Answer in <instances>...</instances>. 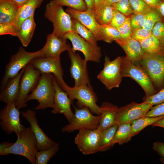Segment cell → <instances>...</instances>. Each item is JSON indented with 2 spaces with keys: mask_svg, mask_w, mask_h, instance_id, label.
<instances>
[{
  "mask_svg": "<svg viewBox=\"0 0 164 164\" xmlns=\"http://www.w3.org/2000/svg\"><path fill=\"white\" fill-rule=\"evenodd\" d=\"M54 77L51 73L41 74L36 87L27 96L26 99V102L32 100H36L38 102V105L34 109L53 108L55 93Z\"/></svg>",
  "mask_w": 164,
  "mask_h": 164,
  "instance_id": "obj_1",
  "label": "cell"
},
{
  "mask_svg": "<svg viewBox=\"0 0 164 164\" xmlns=\"http://www.w3.org/2000/svg\"><path fill=\"white\" fill-rule=\"evenodd\" d=\"M153 85L160 90L164 87V51L161 50L152 53H145L139 61Z\"/></svg>",
  "mask_w": 164,
  "mask_h": 164,
  "instance_id": "obj_2",
  "label": "cell"
},
{
  "mask_svg": "<svg viewBox=\"0 0 164 164\" xmlns=\"http://www.w3.org/2000/svg\"><path fill=\"white\" fill-rule=\"evenodd\" d=\"M120 70L122 77L131 78L140 85L145 93V97H148L157 92L139 61H133L125 56L122 57Z\"/></svg>",
  "mask_w": 164,
  "mask_h": 164,
  "instance_id": "obj_3",
  "label": "cell"
},
{
  "mask_svg": "<svg viewBox=\"0 0 164 164\" xmlns=\"http://www.w3.org/2000/svg\"><path fill=\"white\" fill-rule=\"evenodd\" d=\"M45 17L53 24V32L58 38H62L64 35L72 32V19L63 8V6L52 0L46 5Z\"/></svg>",
  "mask_w": 164,
  "mask_h": 164,
  "instance_id": "obj_4",
  "label": "cell"
},
{
  "mask_svg": "<svg viewBox=\"0 0 164 164\" xmlns=\"http://www.w3.org/2000/svg\"><path fill=\"white\" fill-rule=\"evenodd\" d=\"M16 141L9 148L0 152V155H18L27 158L32 164H35L34 149L37 141L30 127H25L18 135Z\"/></svg>",
  "mask_w": 164,
  "mask_h": 164,
  "instance_id": "obj_5",
  "label": "cell"
},
{
  "mask_svg": "<svg viewBox=\"0 0 164 164\" xmlns=\"http://www.w3.org/2000/svg\"><path fill=\"white\" fill-rule=\"evenodd\" d=\"M38 57H43L41 50L30 52L22 47H20L18 52L11 56L5 67L1 82L0 91L4 88L9 79L16 76L32 60Z\"/></svg>",
  "mask_w": 164,
  "mask_h": 164,
  "instance_id": "obj_6",
  "label": "cell"
},
{
  "mask_svg": "<svg viewBox=\"0 0 164 164\" xmlns=\"http://www.w3.org/2000/svg\"><path fill=\"white\" fill-rule=\"evenodd\" d=\"M65 91L72 102L75 99L77 100L78 108L87 107L93 114L100 115V107L97 104V96L91 85L72 87L68 86Z\"/></svg>",
  "mask_w": 164,
  "mask_h": 164,
  "instance_id": "obj_7",
  "label": "cell"
},
{
  "mask_svg": "<svg viewBox=\"0 0 164 164\" xmlns=\"http://www.w3.org/2000/svg\"><path fill=\"white\" fill-rule=\"evenodd\" d=\"M75 113L72 121L63 127L61 132L70 133L82 128L97 129L101 118L100 115H94L89 108L74 107Z\"/></svg>",
  "mask_w": 164,
  "mask_h": 164,
  "instance_id": "obj_8",
  "label": "cell"
},
{
  "mask_svg": "<svg viewBox=\"0 0 164 164\" xmlns=\"http://www.w3.org/2000/svg\"><path fill=\"white\" fill-rule=\"evenodd\" d=\"M122 57L118 56L111 61L105 56L104 67L97 76V78L110 90L119 87L123 78L121 73V65Z\"/></svg>",
  "mask_w": 164,
  "mask_h": 164,
  "instance_id": "obj_9",
  "label": "cell"
},
{
  "mask_svg": "<svg viewBox=\"0 0 164 164\" xmlns=\"http://www.w3.org/2000/svg\"><path fill=\"white\" fill-rule=\"evenodd\" d=\"M41 74L30 63L25 67L20 80L19 95L15 102V106L19 109L27 106L26 99L29 92L36 87Z\"/></svg>",
  "mask_w": 164,
  "mask_h": 164,
  "instance_id": "obj_10",
  "label": "cell"
},
{
  "mask_svg": "<svg viewBox=\"0 0 164 164\" xmlns=\"http://www.w3.org/2000/svg\"><path fill=\"white\" fill-rule=\"evenodd\" d=\"M63 38L71 42L73 51L82 52L84 59L88 61L99 63L102 56L101 47L86 40L78 34L73 32L66 34Z\"/></svg>",
  "mask_w": 164,
  "mask_h": 164,
  "instance_id": "obj_11",
  "label": "cell"
},
{
  "mask_svg": "<svg viewBox=\"0 0 164 164\" xmlns=\"http://www.w3.org/2000/svg\"><path fill=\"white\" fill-rule=\"evenodd\" d=\"M20 112L15 102L7 104L0 112V123L1 128L7 134L14 132L17 135L25 127L20 123Z\"/></svg>",
  "mask_w": 164,
  "mask_h": 164,
  "instance_id": "obj_12",
  "label": "cell"
},
{
  "mask_svg": "<svg viewBox=\"0 0 164 164\" xmlns=\"http://www.w3.org/2000/svg\"><path fill=\"white\" fill-rule=\"evenodd\" d=\"M79 131L74 142L79 150L84 155L99 152L101 132L97 129L82 128Z\"/></svg>",
  "mask_w": 164,
  "mask_h": 164,
  "instance_id": "obj_13",
  "label": "cell"
},
{
  "mask_svg": "<svg viewBox=\"0 0 164 164\" xmlns=\"http://www.w3.org/2000/svg\"><path fill=\"white\" fill-rule=\"evenodd\" d=\"M41 74L51 73L54 76L60 88L65 91L68 86L63 80V71L60 57L52 59L44 57H38L30 63Z\"/></svg>",
  "mask_w": 164,
  "mask_h": 164,
  "instance_id": "obj_14",
  "label": "cell"
},
{
  "mask_svg": "<svg viewBox=\"0 0 164 164\" xmlns=\"http://www.w3.org/2000/svg\"><path fill=\"white\" fill-rule=\"evenodd\" d=\"M71 61L69 71L71 77L74 81L75 87L90 85L87 61L82 59L78 53H76L71 47L67 51Z\"/></svg>",
  "mask_w": 164,
  "mask_h": 164,
  "instance_id": "obj_15",
  "label": "cell"
},
{
  "mask_svg": "<svg viewBox=\"0 0 164 164\" xmlns=\"http://www.w3.org/2000/svg\"><path fill=\"white\" fill-rule=\"evenodd\" d=\"M153 106L144 101L141 103L132 102L125 106L118 108L116 124L119 125L144 117Z\"/></svg>",
  "mask_w": 164,
  "mask_h": 164,
  "instance_id": "obj_16",
  "label": "cell"
},
{
  "mask_svg": "<svg viewBox=\"0 0 164 164\" xmlns=\"http://www.w3.org/2000/svg\"><path fill=\"white\" fill-rule=\"evenodd\" d=\"M53 81L55 93L54 106L52 112L56 114H63L70 123L74 115L71 108L72 101L67 93L60 88L54 76Z\"/></svg>",
  "mask_w": 164,
  "mask_h": 164,
  "instance_id": "obj_17",
  "label": "cell"
},
{
  "mask_svg": "<svg viewBox=\"0 0 164 164\" xmlns=\"http://www.w3.org/2000/svg\"><path fill=\"white\" fill-rule=\"evenodd\" d=\"M22 116L28 121L36 140V147L38 151L48 149L56 143L50 138L39 126L36 117L35 111L30 110L22 113Z\"/></svg>",
  "mask_w": 164,
  "mask_h": 164,
  "instance_id": "obj_18",
  "label": "cell"
},
{
  "mask_svg": "<svg viewBox=\"0 0 164 164\" xmlns=\"http://www.w3.org/2000/svg\"><path fill=\"white\" fill-rule=\"evenodd\" d=\"M67 40L58 38L53 32L49 34L45 44L41 49L43 57L52 59L60 58L62 53L67 51L71 47Z\"/></svg>",
  "mask_w": 164,
  "mask_h": 164,
  "instance_id": "obj_19",
  "label": "cell"
},
{
  "mask_svg": "<svg viewBox=\"0 0 164 164\" xmlns=\"http://www.w3.org/2000/svg\"><path fill=\"white\" fill-rule=\"evenodd\" d=\"M65 11L71 18L76 19L92 31L97 40H100V25L95 18L93 10L89 9L84 11H80L68 7Z\"/></svg>",
  "mask_w": 164,
  "mask_h": 164,
  "instance_id": "obj_20",
  "label": "cell"
},
{
  "mask_svg": "<svg viewBox=\"0 0 164 164\" xmlns=\"http://www.w3.org/2000/svg\"><path fill=\"white\" fill-rule=\"evenodd\" d=\"M25 68L21 70L16 76L8 81L4 88L1 91V101L6 104L15 102L19 95L20 79Z\"/></svg>",
  "mask_w": 164,
  "mask_h": 164,
  "instance_id": "obj_21",
  "label": "cell"
},
{
  "mask_svg": "<svg viewBox=\"0 0 164 164\" xmlns=\"http://www.w3.org/2000/svg\"><path fill=\"white\" fill-rule=\"evenodd\" d=\"M124 50L125 57L133 61H139L143 57L144 52L140 42L131 37L115 41Z\"/></svg>",
  "mask_w": 164,
  "mask_h": 164,
  "instance_id": "obj_22",
  "label": "cell"
},
{
  "mask_svg": "<svg viewBox=\"0 0 164 164\" xmlns=\"http://www.w3.org/2000/svg\"><path fill=\"white\" fill-rule=\"evenodd\" d=\"M100 108L101 118L97 129L100 132L116 124L118 107L108 102H103Z\"/></svg>",
  "mask_w": 164,
  "mask_h": 164,
  "instance_id": "obj_23",
  "label": "cell"
},
{
  "mask_svg": "<svg viewBox=\"0 0 164 164\" xmlns=\"http://www.w3.org/2000/svg\"><path fill=\"white\" fill-rule=\"evenodd\" d=\"M43 0H28L19 8L12 24L16 34L22 23L25 19L34 14L36 9L40 6Z\"/></svg>",
  "mask_w": 164,
  "mask_h": 164,
  "instance_id": "obj_24",
  "label": "cell"
},
{
  "mask_svg": "<svg viewBox=\"0 0 164 164\" xmlns=\"http://www.w3.org/2000/svg\"><path fill=\"white\" fill-rule=\"evenodd\" d=\"M36 24L34 14L25 19L21 24L17 32L16 36L24 47H27L32 38Z\"/></svg>",
  "mask_w": 164,
  "mask_h": 164,
  "instance_id": "obj_25",
  "label": "cell"
},
{
  "mask_svg": "<svg viewBox=\"0 0 164 164\" xmlns=\"http://www.w3.org/2000/svg\"><path fill=\"white\" fill-rule=\"evenodd\" d=\"M19 8L11 0H0V23L12 24Z\"/></svg>",
  "mask_w": 164,
  "mask_h": 164,
  "instance_id": "obj_26",
  "label": "cell"
},
{
  "mask_svg": "<svg viewBox=\"0 0 164 164\" xmlns=\"http://www.w3.org/2000/svg\"><path fill=\"white\" fill-rule=\"evenodd\" d=\"M114 9L112 5L102 2L93 10L97 22L100 25H109L114 15Z\"/></svg>",
  "mask_w": 164,
  "mask_h": 164,
  "instance_id": "obj_27",
  "label": "cell"
},
{
  "mask_svg": "<svg viewBox=\"0 0 164 164\" xmlns=\"http://www.w3.org/2000/svg\"><path fill=\"white\" fill-rule=\"evenodd\" d=\"M118 125L116 124L101 132L99 148L100 152H104L114 146L113 138Z\"/></svg>",
  "mask_w": 164,
  "mask_h": 164,
  "instance_id": "obj_28",
  "label": "cell"
},
{
  "mask_svg": "<svg viewBox=\"0 0 164 164\" xmlns=\"http://www.w3.org/2000/svg\"><path fill=\"white\" fill-rule=\"evenodd\" d=\"M131 123L129 122L118 125L113 141L114 145L116 143L121 145L131 140Z\"/></svg>",
  "mask_w": 164,
  "mask_h": 164,
  "instance_id": "obj_29",
  "label": "cell"
},
{
  "mask_svg": "<svg viewBox=\"0 0 164 164\" xmlns=\"http://www.w3.org/2000/svg\"><path fill=\"white\" fill-rule=\"evenodd\" d=\"M72 32L78 34L88 41L97 45L98 41L94 34L78 20L72 18Z\"/></svg>",
  "mask_w": 164,
  "mask_h": 164,
  "instance_id": "obj_30",
  "label": "cell"
},
{
  "mask_svg": "<svg viewBox=\"0 0 164 164\" xmlns=\"http://www.w3.org/2000/svg\"><path fill=\"white\" fill-rule=\"evenodd\" d=\"M164 117V115L155 117L144 116L133 121L131 123L132 138L138 133L146 127L152 125Z\"/></svg>",
  "mask_w": 164,
  "mask_h": 164,
  "instance_id": "obj_31",
  "label": "cell"
},
{
  "mask_svg": "<svg viewBox=\"0 0 164 164\" xmlns=\"http://www.w3.org/2000/svg\"><path fill=\"white\" fill-rule=\"evenodd\" d=\"M59 145L58 143H56L48 149L39 151L35 148L34 153L36 159L35 164H47L59 150Z\"/></svg>",
  "mask_w": 164,
  "mask_h": 164,
  "instance_id": "obj_32",
  "label": "cell"
},
{
  "mask_svg": "<svg viewBox=\"0 0 164 164\" xmlns=\"http://www.w3.org/2000/svg\"><path fill=\"white\" fill-rule=\"evenodd\" d=\"M100 34L101 41L110 43L121 37V34L117 29L109 25H100Z\"/></svg>",
  "mask_w": 164,
  "mask_h": 164,
  "instance_id": "obj_33",
  "label": "cell"
},
{
  "mask_svg": "<svg viewBox=\"0 0 164 164\" xmlns=\"http://www.w3.org/2000/svg\"><path fill=\"white\" fill-rule=\"evenodd\" d=\"M139 42L145 53H152L160 50V41L152 35Z\"/></svg>",
  "mask_w": 164,
  "mask_h": 164,
  "instance_id": "obj_34",
  "label": "cell"
},
{
  "mask_svg": "<svg viewBox=\"0 0 164 164\" xmlns=\"http://www.w3.org/2000/svg\"><path fill=\"white\" fill-rule=\"evenodd\" d=\"M164 19V17L156 8H152L146 14L143 28L148 30H152L157 22Z\"/></svg>",
  "mask_w": 164,
  "mask_h": 164,
  "instance_id": "obj_35",
  "label": "cell"
},
{
  "mask_svg": "<svg viewBox=\"0 0 164 164\" xmlns=\"http://www.w3.org/2000/svg\"><path fill=\"white\" fill-rule=\"evenodd\" d=\"M62 6H67L80 11H84L87 9V5L83 0H54Z\"/></svg>",
  "mask_w": 164,
  "mask_h": 164,
  "instance_id": "obj_36",
  "label": "cell"
},
{
  "mask_svg": "<svg viewBox=\"0 0 164 164\" xmlns=\"http://www.w3.org/2000/svg\"><path fill=\"white\" fill-rule=\"evenodd\" d=\"M134 14H146L152 8L143 0H129Z\"/></svg>",
  "mask_w": 164,
  "mask_h": 164,
  "instance_id": "obj_37",
  "label": "cell"
},
{
  "mask_svg": "<svg viewBox=\"0 0 164 164\" xmlns=\"http://www.w3.org/2000/svg\"><path fill=\"white\" fill-rule=\"evenodd\" d=\"M113 8L126 16H129L134 14L129 0H119L112 5Z\"/></svg>",
  "mask_w": 164,
  "mask_h": 164,
  "instance_id": "obj_38",
  "label": "cell"
},
{
  "mask_svg": "<svg viewBox=\"0 0 164 164\" xmlns=\"http://www.w3.org/2000/svg\"><path fill=\"white\" fill-rule=\"evenodd\" d=\"M152 30L143 28L132 29L131 37L139 42L152 35Z\"/></svg>",
  "mask_w": 164,
  "mask_h": 164,
  "instance_id": "obj_39",
  "label": "cell"
},
{
  "mask_svg": "<svg viewBox=\"0 0 164 164\" xmlns=\"http://www.w3.org/2000/svg\"><path fill=\"white\" fill-rule=\"evenodd\" d=\"M146 14H134L130 16L132 29L143 28Z\"/></svg>",
  "mask_w": 164,
  "mask_h": 164,
  "instance_id": "obj_40",
  "label": "cell"
},
{
  "mask_svg": "<svg viewBox=\"0 0 164 164\" xmlns=\"http://www.w3.org/2000/svg\"><path fill=\"white\" fill-rule=\"evenodd\" d=\"M143 101L153 105L164 102V87L155 94L148 97H145Z\"/></svg>",
  "mask_w": 164,
  "mask_h": 164,
  "instance_id": "obj_41",
  "label": "cell"
},
{
  "mask_svg": "<svg viewBox=\"0 0 164 164\" xmlns=\"http://www.w3.org/2000/svg\"><path fill=\"white\" fill-rule=\"evenodd\" d=\"M152 31V35L160 41L161 45L164 40V19L157 22Z\"/></svg>",
  "mask_w": 164,
  "mask_h": 164,
  "instance_id": "obj_42",
  "label": "cell"
},
{
  "mask_svg": "<svg viewBox=\"0 0 164 164\" xmlns=\"http://www.w3.org/2000/svg\"><path fill=\"white\" fill-rule=\"evenodd\" d=\"M130 16L127 17L124 23L117 28L121 34V38L125 39L131 37L132 27Z\"/></svg>",
  "mask_w": 164,
  "mask_h": 164,
  "instance_id": "obj_43",
  "label": "cell"
},
{
  "mask_svg": "<svg viewBox=\"0 0 164 164\" xmlns=\"http://www.w3.org/2000/svg\"><path fill=\"white\" fill-rule=\"evenodd\" d=\"M126 18L127 16L114 9L113 18L109 25L117 28L124 23Z\"/></svg>",
  "mask_w": 164,
  "mask_h": 164,
  "instance_id": "obj_44",
  "label": "cell"
},
{
  "mask_svg": "<svg viewBox=\"0 0 164 164\" xmlns=\"http://www.w3.org/2000/svg\"><path fill=\"white\" fill-rule=\"evenodd\" d=\"M164 115V102L152 106L144 116L155 117Z\"/></svg>",
  "mask_w": 164,
  "mask_h": 164,
  "instance_id": "obj_45",
  "label": "cell"
},
{
  "mask_svg": "<svg viewBox=\"0 0 164 164\" xmlns=\"http://www.w3.org/2000/svg\"><path fill=\"white\" fill-rule=\"evenodd\" d=\"M10 35L16 36V34L12 24L0 23V35Z\"/></svg>",
  "mask_w": 164,
  "mask_h": 164,
  "instance_id": "obj_46",
  "label": "cell"
},
{
  "mask_svg": "<svg viewBox=\"0 0 164 164\" xmlns=\"http://www.w3.org/2000/svg\"><path fill=\"white\" fill-rule=\"evenodd\" d=\"M152 149L161 156L164 157V142L159 141L154 142Z\"/></svg>",
  "mask_w": 164,
  "mask_h": 164,
  "instance_id": "obj_47",
  "label": "cell"
},
{
  "mask_svg": "<svg viewBox=\"0 0 164 164\" xmlns=\"http://www.w3.org/2000/svg\"><path fill=\"white\" fill-rule=\"evenodd\" d=\"M14 143H10L7 142H4L1 143L0 145V152L9 148Z\"/></svg>",
  "mask_w": 164,
  "mask_h": 164,
  "instance_id": "obj_48",
  "label": "cell"
},
{
  "mask_svg": "<svg viewBox=\"0 0 164 164\" xmlns=\"http://www.w3.org/2000/svg\"><path fill=\"white\" fill-rule=\"evenodd\" d=\"M147 4L152 8L156 7L160 0H143Z\"/></svg>",
  "mask_w": 164,
  "mask_h": 164,
  "instance_id": "obj_49",
  "label": "cell"
},
{
  "mask_svg": "<svg viewBox=\"0 0 164 164\" xmlns=\"http://www.w3.org/2000/svg\"><path fill=\"white\" fill-rule=\"evenodd\" d=\"M156 8L164 17V0H160Z\"/></svg>",
  "mask_w": 164,
  "mask_h": 164,
  "instance_id": "obj_50",
  "label": "cell"
},
{
  "mask_svg": "<svg viewBox=\"0 0 164 164\" xmlns=\"http://www.w3.org/2000/svg\"><path fill=\"white\" fill-rule=\"evenodd\" d=\"M87 5V9L93 10L95 7L94 0H84Z\"/></svg>",
  "mask_w": 164,
  "mask_h": 164,
  "instance_id": "obj_51",
  "label": "cell"
},
{
  "mask_svg": "<svg viewBox=\"0 0 164 164\" xmlns=\"http://www.w3.org/2000/svg\"><path fill=\"white\" fill-rule=\"evenodd\" d=\"M152 125L153 126H158L164 128V117L157 121Z\"/></svg>",
  "mask_w": 164,
  "mask_h": 164,
  "instance_id": "obj_52",
  "label": "cell"
},
{
  "mask_svg": "<svg viewBox=\"0 0 164 164\" xmlns=\"http://www.w3.org/2000/svg\"><path fill=\"white\" fill-rule=\"evenodd\" d=\"M12 2L15 4L19 7H21L25 3H26L28 0H11Z\"/></svg>",
  "mask_w": 164,
  "mask_h": 164,
  "instance_id": "obj_53",
  "label": "cell"
},
{
  "mask_svg": "<svg viewBox=\"0 0 164 164\" xmlns=\"http://www.w3.org/2000/svg\"><path fill=\"white\" fill-rule=\"evenodd\" d=\"M119 0H103V2L107 4L112 5Z\"/></svg>",
  "mask_w": 164,
  "mask_h": 164,
  "instance_id": "obj_54",
  "label": "cell"
},
{
  "mask_svg": "<svg viewBox=\"0 0 164 164\" xmlns=\"http://www.w3.org/2000/svg\"><path fill=\"white\" fill-rule=\"evenodd\" d=\"M95 5V7L96 6L101 3L103 2V0H94Z\"/></svg>",
  "mask_w": 164,
  "mask_h": 164,
  "instance_id": "obj_55",
  "label": "cell"
},
{
  "mask_svg": "<svg viewBox=\"0 0 164 164\" xmlns=\"http://www.w3.org/2000/svg\"><path fill=\"white\" fill-rule=\"evenodd\" d=\"M160 50L164 51V40L161 44Z\"/></svg>",
  "mask_w": 164,
  "mask_h": 164,
  "instance_id": "obj_56",
  "label": "cell"
},
{
  "mask_svg": "<svg viewBox=\"0 0 164 164\" xmlns=\"http://www.w3.org/2000/svg\"><path fill=\"white\" fill-rule=\"evenodd\" d=\"M160 160L163 164H164V157L161 156V157L160 159Z\"/></svg>",
  "mask_w": 164,
  "mask_h": 164,
  "instance_id": "obj_57",
  "label": "cell"
},
{
  "mask_svg": "<svg viewBox=\"0 0 164 164\" xmlns=\"http://www.w3.org/2000/svg\"></svg>",
  "mask_w": 164,
  "mask_h": 164,
  "instance_id": "obj_58",
  "label": "cell"
}]
</instances>
